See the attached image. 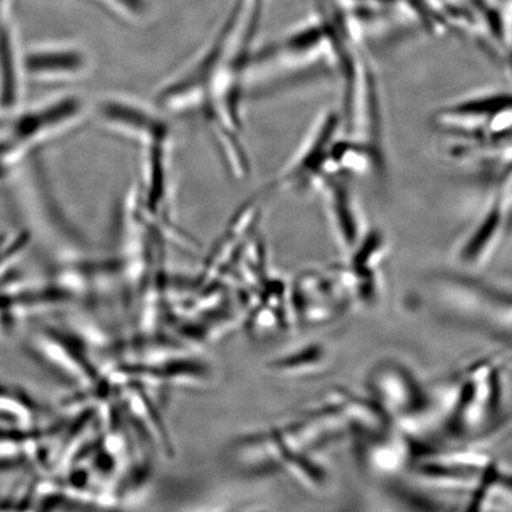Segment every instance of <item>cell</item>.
<instances>
[{
    "label": "cell",
    "mask_w": 512,
    "mask_h": 512,
    "mask_svg": "<svg viewBox=\"0 0 512 512\" xmlns=\"http://www.w3.org/2000/svg\"><path fill=\"white\" fill-rule=\"evenodd\" d=\"M83 104L76 96H68L48 106L19 115L11 124L12 143L18 146L35 143L72 125L81 117Z\"/></svg>",
    "instance_id": "5b68a950"
},
{
    "label": "cell",
    "mask_w": 512,
    "mask_h": 512,
    "mask_svg": "<svg viewBox=\"0 0 512 512\" xmlns=\"http://www.w3.org/2000/svg\"><path fill=\"white\" fill-rule=\"evenodd\" d=\"M268 0H241L242 15L239 34V54L248 59L258 36Z\"/></svg>",
    "instance_id": "8fae6325"
},
{
    "label": "cell",
    "mask_w": 512,
    "mask_h": 512,
    "mask_svg": "<svg viewBox=\"0 0 512 512\" xmlns=\"http://www.w3.org/2000/svg\"><path fill=\"white\" fill-rule=\"evenodd\" d=\"M87 57L78 49L41 51L28 56L25 67L31 74L75 76L85 72Z\"/></svg>",
    "instance_id": "9c48e42d"
},
{
    "label": "cell",
    "mask_w": 512,
    "mask_h": 512,
    "mask_svg": "<svg viewBox=\"0 0 512 512\" xmlns=\"http://www.w3.org/2000/svg\"><path fill=\"white\" fill-rule=\"evenodd\" d=\"M441 275L434 286L443 306L460 312V318L512 334V293L460 274Z\"/></svg>",
    "instance_id": "7a4b0ae2"
},
{
    "label": "cell",
    "mask_w": 512,
    "mask_h": 512,
    "mask_svg": "<svg viewBox=\"0 0 512 512\" xmlns=\"http://www.w3.org/2000/svg\"><path fill=\"white\" fill-rule=\"evenodd\" d=\"M319 179L325 192L326 207L329 210L332 227L345 251L350 253L364 234L361 232L362 224L358 219L347 175L328 171L324 172Z\"/></svg>",
    "instance_id": "8992f818"
},
{
    "label": "cell",
    "mask_w": 512,
    "mask_h": 512,
    "mask_svg": "<svg viewBox=\"0 0 512 512\" xmlns=\"http://www.w3.org/2000/svg\"><path fill=\"white\" fill-rule=\"evenodd\" d=\"M96 3L126 27H139L149 22L155 11L153 0H96Z\"/></svg>",
    "instance_id": "30bf717a"
},
{
    "label": "cell",
    "mask_w": 512,
    "mask_h": 512,
    "mask_svg": "<svg viewBox=\"0 0 512 512\" xmlns=\"http://www.w3.org/2000/svg\"><path fill=\"white\" fill-rule=\"evenodd\" d=\"M504 210L505 194L499 190L459 249V259L464 264H478L494 248L503 228Z\"/></svg>",
    "instance_id": "ba28073f"
},
{
    "label": "cell",
    "mask_w": 512,
    "mask_h": 512,
    "mask_svg": "<svg viewBox=\"0 0 512 512\" xmlns=\"http://www.w3.org/2000/svg\"><path fill=\"white\" fill-rule=\"evenodd\" d=\"M96 117L102 126L118 136L152 147H164L170 126L162 113L127 96H110L99 102Z\"/></svg>",
    "instance_id": "3957f363"
},
{
    "label": "cell",
    "mask_w": 512,
    "mask_h": 512,
    "mask_svg": "<svg viewBox=\"0 0 512 512\" xmlns=\"http://www.w3.org/2000/svg\"><path fill=\"white\" fill-rule=\"evenodd\" d=\"M441 131L466 140L467 145L492 147L512 139V95L488 94L459 102L435 115Z\"/></svg>",
    "instance_id": "6da1fadb"
},
{
    "label": "cell",
    "mask_w": 512,
    "mask_h": 512,
    "mask_svg": "<svg viewBox=\"0 0 512 512\" xmlns=\"http://www.w3.org/2000/svg\"><path fill=\"white\" fill-rule=\"evenodd\" d=\"M341 120L336 111L324 113L291 163L274 179L272 188L305 189L316 182L328 165Z\"/></svg>",
    "instance_id": "277c9868"
},
{
    "label": "cell",
    "mask_w": 512,
    "mask_h": 512,
    "mask_svg": "<svg viewBox=\"0 0 512 512\" xmlns=\"http://www.w3.org/2000/svg\"><path fill=\"white\" fill-rule=\"evenodd\" d=\"M369 384L382 411L392 416H405L419 406V388L405 369L383 363L370 375Z\"/></svg>",
    "instance_id": "52a82bcc"
}]
</instances>
